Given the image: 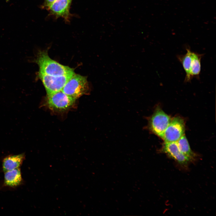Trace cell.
<instances>
[{"mask_svg": "<svg viewBox=\"0 0 216 216\" xmlns=\"http://www.w3.org/2000/svg\"><path fill=\"white\" fill-rule=\"evenodd\" d=\"M184 120L179 117H175L171 119L162 139L165 142H177L184 135Z\"/></svg>", "mask_w": 216, "mask_h": 216, "instance_id": "obj_6", "label": "cell"}, {"mask_svg": "<svg viewBox=\"0 0 216 216\" xmlns=\"http://www.w3.org/2000/svg\"><path fill=\"white\" fill-rule=\"evenodd\" d=\"M25 154L9 155L4 158L2 161V168L5 172L19 168L25 158Z\"/></svg>", "mask_w": 216, "mask_h": 216, "instance_id": "obj_9", "label": "cell"}, {"mask_svg": "<svg viewBox=\"0 0 216 216\" xmlns=\"http://www.w3.org/2000/svg\"><path fill=\"white\" fill-rule=\"evenodd\" d=\"M187 52L184 55L177 56V58L181 63L186 73L184 82H187L191 81L190 73L194 52L189 48H186Z\"/></svg>", "mask_w": 216, "mask_h": 216, "instance_id": "obj_11", "label": "cell"}, {"mask_svg": "<svg viewBox=\"0 0 216 216\" xmlns=\"http://www.w3.org/2000/svg\"><path fill=\"white\" fill-rule=\"evenodd\" d=\"M71 1L56 0L46 8L51 14L57 17L63 18L67 21L70 19L69 9Z\"/></svg>", "mask_w": 216, "mask_h": 216, "instance_id": "obj_7", "label": "cell"}, {"mask_svg": "<svg viewBox=\"0 0 216 216\" xmlns=\"http://www.w3.org/2000/svg\"><path fill=\"white\" fill-rule=\"evenodd\" d=\"M89 84L86 76L75 74L62 90L67 95L75 99L88 94Z\"/></svg>", "mask_w": 216, "mask_h": 216, "instance_id": "obj_2", "label": "cell"}, {"mask_svg": "<svg viewBox=\"0 0 216 216\" xmlns=\"http://www.w3.org/2000/svg\"><path fill=\"white\" fill-rule=\"evenodd\" d=\"M202 54L194 52L191 65L190 70V77L191 80L193 78L200 79L201 70V59Z\"/></svg>", "mask_w": 216, "mask_h": 216, "instance_id": "obj_12", "label": "cell"}, {"mask_svg": "<svg viewBox=\"0 0 216 216\" xmlns=\"http://www.w3.org/2000/svg\"><path fill=\"white\" fill-rule=\"evenodd\" d=\"M34 62L39 67L38 73L52 76H60L74 73V70L51 59L46 50L39 51Z\"/></svg>", "mask_w": 216, "mask_h": 216, "instance_id": "obj_1", "label": "cell"}, {"mask_svg": "<svg viewBox=\"0 0 216 216\" xmlns=\"http://www.w3.org/2000/svg\"><path fill=\"white\" fill-rule=\"evenodd\" d=\"M171 120L168 115L158 107L148 119L147 128L151 132L162 138L164 133Z\"/></svg>", "mask_w": 216, "mask_h": 216, "instance_id": "obj_4", "label": "cell"}, {"mask_svg": "<svg viewBox=\"0 0 216 216\" xmlns=\"http://www.w3.org/2000/svg\"><path fill=\"white\" fill-rule=\"evenodd\" d=\"M56 0H45L44 6L46 7L48 6L54 2Z\"/></svg>", "mask_w": 216, "mask_h": 216, "instance_id": "obj_14", "label": "cell"}, {"mask_svg": "<svg viewBox=\"0 0 216 216\" xmlns=\"http://www.w3.org/2000/svg\"><path fill=\"white\" fill-rule=\"evenodd\" d=\"M176 142L178 148L182 153L189 158L191 161L195 159V154L191 150L184 135L182 136Z\"/></svg>", "mask_w": 216, "mask_h": 216, "instance_id": "obj_13", "label": "cell"}, {"mask_svg": "<svg viewBox=\"0 0 216 216\" xmlns=\"http://www.w3.org/2000/svg\"><path fill=\"white\" fill-rule=\"evenodd\" d=\"M162 151L183 166L187 165L191 161L181 152L176 142H165L163 146Z\"/></svg>", "mask_w": 216, "mask_h": 216, "instance_id": "obj_8", "label": "cell"}, {"mask_svg": "<svg viewBox=\"0 0 216 216\" xmlns=\"http://www.w3.org/2000/svg\"><path fill=\"white\" fill-rule=\"evenodd\" d=\"M4 172V184L5 185L11 187H15L21 183L22 179L19 168Z\"/></svg>", "mask_w": 216, "mask_h": 216, "instance_id": "obj_10", "label": "cell"}, {"mask_svg": "<svg viewBox=\"0 0 216 216\" xmlns=\"http://www.w3.org/2000/svg\"><path fill=\"white\" fill-rule=\"evenodd\" d=\"M75 74L60 76H52L38 72L37 76L42 82L47 95H49L61 91L66 83Z\"/></svg>", "mask_w": 216, "mask_h": 216, "instance_id": "obj_5", "label": "cell"}, {"mask_svg": "<svg viewBox=\"0 0 216 216\" xmlns=\"http://www.w3.org/2000/svg\"><path fill=\"white\" fill-rule=\"evenodd\" d=\"M76 100L60 91L47 95L44 104L51 110L61 112L66 110L71 107L75 103Z\"/></svg>", "mask_w": 216, "mask_h": 216, "instance_id": "obj_3", "label": "cell"}]
</instances>
